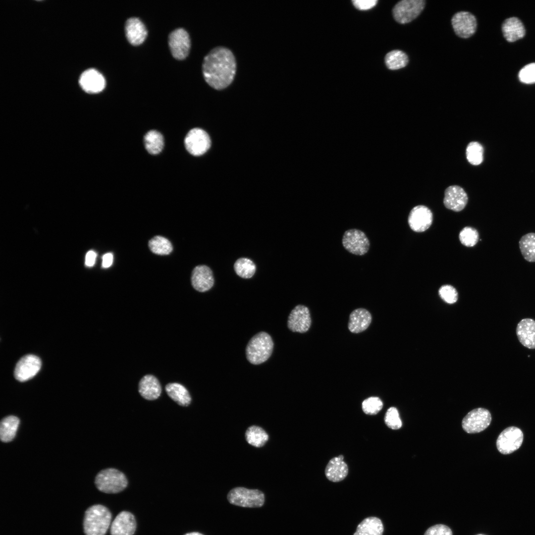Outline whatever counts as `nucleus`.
<instances>
[{
	"label": "nucleus",
	"mask_w": 535,
	"mask_h": 535,
	"mask_svg": "<svg viewBox=\"0 0 535 535\" xmlns=\"http://www.w3.org/2000/svg\"><path fill=\"white\" fill-rule=\"evenodd\" d=\"M202 72L206 82L213 88L221 90L233 82L236 72V61L228 48L218 46L204 57Z\"/></svg>",
	"instance_id": "1"
},
{
	"label": "nucleus",
	"mask_w": 535,
	"mask_h": 535,
	"mask_svg": "<svg viewBox=\"0 0 535 535\" xmlns=\"http://www.w3.org/2000/svg\"><path fill=\"white\" fill-rule=\"evenodd\" d=\"M111 514L102 505H94L85 511L84 532L86 535H105L111 522Z\"/></svg>",
	"instance_id": "2"
},
{
	"label": "nucleus",
	"mask_w": 535,
	"mask_h": 535,
	"mask_svg": "<svg viewBox=\"0 0 535 535\" xmlns=\"http://www.w3.org/2000/svg\"><path fill=\"white\" fill-rule=\"evenodd\" d=\"M273 342L271 336L266 332H260L250 340L246 348L248 361L254 365L266 362L271 356Z\"/></svg>",
	"instance_id": "3"
},
{
	"label": "nucleus",
	"mask_w": 535,
	"mask_h": 535,
	"mask_svg": "<svg viewBox=\"0 0 535 535\" xmlns=\"http://www.w3.org/2000/svg\"><path fill=\"white\" fill-rule=\"evenodd\" d=\"M128 482L125 475L114 468L100 471L95 478V484L101 491L106 493H117L124 490Z\"/></svg>",
	"instance_id": "4"
},
{
	"label": "nucleus",
	"mask_w": 535,
	"mask_h": 535,
	"mask_svg": "<svg viewBox=\"0 0 535 535\" xmlns=\"http://www.w3.org/2000/svg\"><path fill=\"white\" fill-rule=\"evenodd\" d=\"M230 503L243 507H259L263 505L265 495L258 489H250L243 487L232 489L227 494Z\"/></svg>",
	"instance_id": "5"
},
{
	"label": "nucleus",
	"mask_w": 535,
	"mask_h": 535,
	"mask_svg": "<svg viewBox=\"0 0 535 535\" xmlns=\"http://www.w3.org/2000/svg\"><path fill=\"white\" fill-rule=\"evenodd\" d=\"M424 0H403L394 6L392 14L395 21L400 24L409 23L416 18L424 10Z\"/></svg>",
	"instance_id": "6"
},
{
	"label": "nucleus",
	"mask_w": 535,
	"mask_h": 535,
	"mask_svg": "<svg viewBox=\"0 0 535 535\" xmlns=\"http://www.w3.org/2000/svg\"><path fill=\"white\" fill-rule=\"evenodd\" d=\"M342 244L348 252L357 256L365 255L370 247V242L366 234L356 228L347 230L344 232Z\"/></svg>",
	"instance_id": "7"
},
{
	"label": "nucleus",
	"mask_w": 535,
	"mask_h": 535,
	"mask_svg": "<svg viewBox=\"0 0 535 535\" xmlns=\"http://www.w3.org/2000/svg\"><path fill=\"white\" fill-rule=\"evenodd\" d=\"M491 421V416L489 411L478 408L466 415L462 420V426L463 429L469 433H478L487 428Z\"/></svg>",
	"instance_id": "8"
},
{
	"label": "nucleus",
	"mask_w": 535,
	"mask_h": 535,
	"mask_svg": "<svg viewBox=\"0 0 535 535\" xmlns=\"http://www.w3.org/2000/svg\"><path fill=\"white\" fill-rule=\"evenodd\" d=\"M523 440V433L517 427L505 428L499 435L496 440L498 450L503 454H509L518 449Z\"/></svg>",
	"instance_id": "9"
},
{
	"label": "nucleus",
	"mask_w": 535,
	"mask_h": 535,
	"mask_svg": "<svg viewBox=\"0 0 535 535\" xmlns=\"http://www.w3.org/2000/svg\"><path fill=\"white\" fill-rule=\"evenodd\" d=\"M184 144L187 151L195 156L205 154L211 146V140L208 134L204 130L195 128L190 130L184 139Z\"/></svg>",
	"instance_id": "10"
},
{
	"label": "nucleus",
	"mask_w": 535,
	"mask_h": 535,
	"mask_svg": "<svg viewBox=\"0 0 535 535\" xmlns=\"http://www.w3.org/2000/svg\"><path fill=\"white\" fill-rule=\"evenodd\" d=\"M168 45L173 56L177 59H183L188 54L191 46L188 32L183 28L172 31L168 36Z\"/></svg>",
	"instance_id": "11"
},
{
	"label": "nucleus",
	"mask_w": 535,
	"mask_h": 535,
	"mask_svg": "<svg viewBox=\"0 0 535 535\" xmlns=\"http://www.w3.org/2000/svg\"><path fill=\"white\" fill-rule=\"evenodd\" d=\"M452 25L455 34L464 39L473 36L476 32L477 22L475 16L467 11L456 13L451 19Z\"/></svg>",
	"instance_id": "12"
},
{
	"label": "nucleus",
	"mask_w": 535,
	"mask_h": 535,
	"mask_svg": "<svg viewBox=\"0 0 535 535\" xmlns=\"http://www.w3.org/2000/svg\"><path fill=\"white\" fill-rule=\"evenodd\" d=\"M41 367L40 359L34 355H27L21 358L15 368V378L20 381L28 380L35 376Z\"/></svg>",
	"instance_id": "13"
},
{
	"label": "nucleus",
	"mask_w": 535,
	"mask_h": 535,
	"mask_svg": "<svg viewBox=\"0 0 535 535\" xmlns=\"http://www.w3.org/2000/svg\"><path fill=\"white\" fill-rule=\"evenodd\" d=\"M311 324L310 313L308 307L298 305L290 312L287 321L288 328L293 332H307Z\"/></svg>",
	"instance_id": "14"
},
{
	"label": "nucleus",
	"mask_w": 535,
	"mask_h": 535,
	"mask_svg": "<svg viewBox=\"0 0 535 535\" xmlns=\"http://www.w3.org/2000/svg\"><path fill=\"white\" fill-rule=\"evenodd\" d=\"M432 222V214L427 207L419 205L414 207L408 216V223L415 232H422L428 229Z\"/></svg>",
	"instance_id": "15"
},
{
	"label": "nucleus",
	"mask_w": 535,
	"mask_h": 535,
	"mask_svg": "<svg viewBox=\"0 0 535 535\" xmlns=\"http://www.w3.org/2000/svg\"><path fill=\"white\" fill-rule=\"evenodd\" d=\"M468 200L466 192L460 186L451 185L445 190L443 204L445 207L454 212H460L466 207Z\"/></svg>",
	"instance_id": "16"
},
{
	"label": "nucleus",
	"mask_w": 535,
	"mask_h": 535,
	"mask_svg": "<svg viewBox=\"0 0 535 535\" xmlns=\"http://www.w3.org/2000/svg\"><path fill=\"white\" fill-rule=\"evenodd\" d=\"M191 282L197 291L204 292L210 290L214 284V277L211 268L206 265L196 266L193 270Z\"/></svg>",
	"instance_id": "17"
},
{
	"label": "nucleus",
	"mask_w": 535,
	"mask_h": 535,
	"mask_svg": "<svg viewBox=\"0 0 535 535\" xmlns=\"http://www.w3.org/2000/svg\"><path fill=\"white\" fill-rule=\"evenodd\" d=\"M136 529L134 515L127 511H122L115 517L110 527L111 535H133Z\"/></svg>",
	"instance_id": "18"
},
{
	"label": "nucleus",
	"mask_w": 535,
	"mask_h": 535,
	"mask_svg": "<svg viewBox=\"0 0 535 535\" xmlns=\"http://www.w3.org/2000/svg\"><path fill=\"white\" fill-rule=\"evenodd\" d=\"M79 83L82 88L89 93H97L102 91L106 85L103 75L95 69H89L81 74Z\"/></svg>",
	"instance_id": "19"
},
{
	"label": "nucleus",
	"mask_w": 535,
	"mask_h": 535,
	"mask_svg": "<svg viewBox=\"0 0 535 535\" xmlns=\"http://www.w3.org/2000/svg\"><path fill=\"white\" fill-rule=\"evenodd\" d=\"M516 334L522 345L530 349H535V321L531 318L521 320L516 327Z\"/></svg>",
	"instance_id": "20"
},
{
	"label": "nucleus",
	"mask_w": 535,
	"mask_h": 535,
	"mask_svg": "<svg viewBox=\"0 0 535 535\" xmlns=\"http://www.w3.org/2000/svg\"><path fill=\"white\" fill-rule=\"evenodd\" d=\"M125 31L129 42L135 46L142 44L147 35V30L144 23L138 18L134 17L126 20Z\"/></svg>",
	"instance_id": "21"
},
{
	"label": "nucleus",
	"mask_w": 535,
	"mask_h": 535,
	"mask_svg": "<svg viewBox=\"0 0 535 535\" xmlns=\"http://www.w3.org/2000/svg\"><path fill=\"white\" fill-rule=\"evenodd\" d=\"M343 460L344 456L340 455L329 460L325 469V475L328 480L339 482L347 477L348 467Z\"/></svg>",
	"instance_id": "22"
},
{
	"label": "nucleus",
	"mask_w": 535,
	"mask_h": 535,
	"mask_svg": "<svg viewBox=\"0 0 535 535\" xmlns=\"http://www.w3.org/2000/svg\"><path fill=\"white\" fill-rule=\"evenodd\" d=\"M139 392L148 400L157 399L161 393V387L158 378L152 374L144 375L139 382Z\"/></svg>",
	"instance_id": "23"
},
{
	"label": "nucleus",
	"mask_w": 535,
	"mask_h": 535,
	"mask_svg": "<svg viewBox=\"0 0 535 535\" xmlns=\"http://www.w3.org/2000/svg\"><path fill=\"white\" fill-rule=\"evenodd\" d=\"M372 321L370 313L364 308L353 311L350 315L348 328L353 333H358L365 330Z\"/></svg>",
	"instance_id": "24"
},
{
	"label": "nucleus",
	"mask_w": 535,
	"mask_h": 535,
	"mask_svg": "<svg viewBox=\"0 0 535 535\" xmlns=\"http://www.w3.org/2000/svg\"><path fill=\"white\" fill-rule=\"evenodd\" d=\"M502 30L504 38L509 42L522 39L526 33L523 24L516 17L506 19L502 24Z\"/></svg>",
	"instance_id": "25"
},
{
	"label": "nucleus",
	"mask_w": 535,
	"mask_h": 535,
	"mask_svg": "<svg viewBox=\"0 0 535 535\" xmlns=\"http://www.w3.org/2000/svg\"><path fill=\"white\" fill-rule=\"evenodd\" d=\"M165 391L168 396L179 405L188 406L191 401L190 395L185 387L176 382L166 385Z\"/></svg>",
	"instance_id": "26"
},
{
	"label": "nucleus",
	"mask_w": 535,
	"mask_h": 535,
	"mask_svg": "<svg viewBox=\"0 0 535 535\" xmlns=\"http://www.w3.org/2000/svg\"><path fill=\"white\" fill-rule=\"evenodd\" d=\"M383 526L380 519L375 517L364 519L357 526L353 535H382Z\"/></svg>",
	"instance_id": "27"
},
{
	"label": "nucleus",
	"mask_w": 535,
	"mask_h": 535,
	"mask_svg": "<svg viewBox=\"0 0 535 535\" xmlns=\"http://www.w3.org/2000/svg\"><path fill=\"white\" fill-rule=\"evenodd\" d=\"M19 424V419L14 416L4 418L0 425V437L3 442H9L14 438Z\"/></svg>",
	"instance_id": "28"
},
{
	"label": "nucleus",
	"mask_w": 535,
	"mask_h": 535,
	"mask_svg": "<svg viewBox=\"0 0 535 535\" xmlns=\"http://www.w3.org/2000/svg\"><path fill=\"white\" fill-rule=\"evenodd\" d=\"M520 252L524 259L530 263L535 262V233L530 232L521 237L519 241Z\"/></svg>",
	"instance_id": "29"
},
{
	"label": "nucleus",
	"mask_w": 535,
	"mask_h": 535,
	"mask_svg": "<svg viewBox=\"0 0 535 535\" xmlns=\"http://www.w3.org/2000/svg\"><path fill=\"white\" fill-rule=\"evenodd\" d=\"M144 141L147 151L152 155L159 154L163 149V136L157 130H153L148 132L144 136Z\"/></svg>",
	"instance_id": "30"
},
{
	"label": "nucleus",
	"mask_w": 535,
	"mask_h": 535,
	"mask_svg": "<svg viewBox=\"0 0 535 535\" xmlns=\"http://www.w3.org/2000/svg\"><path fill=\"white\" fill-rule=\"evenodd\" d=\"M246 440L250 445L256 447L263 446L268 439V435L262 428L252 426L245 432Z\"/></svg>",
	"instance_id": "31"
},
{
	"label": "nucleus",
	"mask_w": 535,
	"mask_h": 535,
	"mask_svg": "<svg viewBox=\"0 0 535 535\" xmlns=\"http://www.w3.org/2000/svg\"><path fill=\"white\" fill-rule=\"evenodd\" d=\"M385 63L390 70H397L405 67L409 62L407 55L400 50H393L385 56Z\"/></svg>",
	"instance_id": "32"
},
{
	"label": "nucleus",
	"mask_w": 535,
	"mask_h": 535,
	"mask_svg": "<svg viewBox=\"0 0 535 535\" xmlns=\"http://www.w3.org/2000/svg\"><path fill=\"white\" fill-rule=\"evenodd\" d=\"M236 273L243 278H250L255 274L256 266L255 263L247 258L238 259L234 264Z\"/></svg>",
	"instance_id": "33"
},
{
	"label": "nucleus",
	"mask_w": 535,
	"mask_h": 535,
	"mask_svg": "<svg viewBox=\"0 0 535 535\" xmlns=\"http://www.w3.org/2000/svg\"><path fill=\"white\" fill-rule=\"evenodd\" d=\"M149 247L153 253L160 255H168L173 250L171 242L161 236L152 238L149 242Z\"/></svg>",
	"instance_id": "34"
},
{
	"label": "nucleus",
	"mask_w": 535,
	"mask_h": 535,
	"mask_svg": "<svg viewBox=\"0 0 535 535\" xmlns=\"http://www.w3.org/2000/svg\"><path fill=\"white\" fill-rule=\"evenodd\" d=\"M483 148L479 142L473 141L468 145L466 155L468 161L472 165H478L483 161Z\"/></svg>",
	"instance_id": "35"
},
{
	"label": "nucleus",
	"mask_w": 535,
	"mask_h": 535,
	"mask_svg": "<svg viewBox=\"0 0 535 535\" xmlns=\"http://www.w3.org/2000/svg\"><path fill=\"white\" fill-rule=\"evenodd\" d=\"M461 243L467 247L475 246L479 241V234L478 231L471 227H464L459 233Z\"/></svg>",
	"instance_id": "36"
},
{
	"label": "nucleus",
	"mask_w": 535,
	"mask_h": 535,
	"mask_svg": "<svg viewBox=\"0 0 535 535\" xmlns=\"http://www.w3.org/2000/svg\"><path fill=\"white\" fill-rule=\"evenodd\" d=\"M383 403L377 397H370L362 402V407L364 413L369 415H376L382 408Z\"/></svg>",
	"instance_id": "37"
},
{
	"label": "nucleus",
	"mask_w": 535,
	"mask_h": 535,
	"mask_svg": "<svg viewBox=\"0 0 535 535\" xmlns=\"http://www.w3.org/2000/svg\"><path fill=\"white\" fill-rule=\"evenodd\" d=\"M384 422L392 429H398L402 427V422L397 409L394 407L388 408L385 413Z\"/></svg>",
	"instance_id": "38"
},
{
	"label": "nucleus",
	"mask_w": 535,
	"mask_h": 535,
	"mask_svg": "<svg viewBox=\"0 0 535 535\" xmlns=\"http://www.w3.org/2000/svg\"><path fill=\"white\" fill-rule=\"evenodd\" d=\"M440 298L448 304H453L458 299V293L456 289L450 285H442L439 289Z\"/></svg>",
	"instance_id": "39"
},
{
	"label": "nucleus",
	"mask_w": 535,
	"mask_h": 535,
	"mask_svg": "<svg viewBox=\"0 0 535 535\" xmlns=\"http://www.w3.org/2000/svg\"><path fill=\"white\" fill-rule=\"evenodd\" d=\"M520 81L525 84L535 83V63L523 67L519 73Z\"/></svg>",
	"instance_id": "40"
},
{
	"label": "nucleus",
	"mask_w": 535,
	"mask_h": 535,
	"mask_svg": "<svg viewBox=\"0 0 535 535\" xmlns=\"http://www.w3.org/2000/svg\"><path fill=\"white\" fill-rule=\"evenodd\" d=\"M424 535H452V532L448 527L438 524L428 528Z\"/></svg>",
	"instance_id": "41"
},
{
	"label": "nucleus",
	"mask_w": 535,
	"mask_h": 535,
	"mask_svg": "<svg viewBox=\"0 0 535 535\" xmlns=\"http://www.w3.org/2000/svg\"><path fill=\"white\" fill-rule=\"evenodd\" d=\"M376 0H354L352 2L354 6L361 10H368L374 7L377 3Z\"/></svg>",
	"instance_id": "42"
},
{
	"label": "nucleus",
	"mask_w": 535,
	"mask_h": 535,
	"mask_svg": "<svg viewBox=\"0 0 535 535\" xmlns=\"http://www.w3.org/2000/svg\"><path fill=\"white\" fill-rule=\"evenodd\" d=\"M96 254L93 251H89L86 256L85 264L88 267L93 266L95 262Z\"/></svg>",
	"instance_id": "43"
},
{
	"label": "nucleus",
	"mask_w": 535,
	"mask_h": 535,
	"mask_svg": "<svg viewBox=\"0 0 535 535\" xmlns=\"http://www.w3.org/2000/svg\"><path fill=\"white\" fill-rule=\"evenodd\" d=\"M113 262V255L108 253L105 254L103 257L102 266L104 268L109 267Z\"/></svg>",
	"instance_id": "44"
},
{
	"label": "nucleus",
	"mask_w": 535,
	"mask_h": 535,
	"mask_svg": "<svg viewBox=\"0 0 535 535\" xmlns=\"http://www.w3.org/2000/svg\"><path fill=\"white\" fill-rule=\"evenodd\" d=\"M184 535H203L198 532H192L185 534Z\"/></svg>",
	"instance_id": "45"
},
{
	"label": "nucleus",
	"mask_w": 535,
	"mask_h": 535,
	"mask_svg": "<svg viewBox=\"0 0 535 535\" xmlns=\"http://www.w3.org/2000/svg\"></svg>",
	"instance_id": "46"
}]
</instances>
